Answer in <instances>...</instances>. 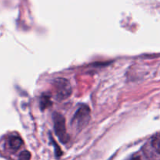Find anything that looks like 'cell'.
<instances>
[{
    "label": "cell",
    "instance_id": "obj_1",
    "mask_svg": "<svg viewBox=\"0 0 160 160\" xmlns=\"http://www.w3.org/2000/svg\"><path fill=\"white\" fill-rule=\"evenodd\" d=\"M90 119V109L87 106H80L79 109L76 111L72 120V126L75 129L82 130L88 124Z\"/></svg>",
    "mask_w": 160,
    "mask_h": 160
},
{
    "label": "cell",
    "instance_id": "obj_2",
    "mask_svg": "<svg viewBox=\"0 0 160 160\" xmlns=\"http://www.w3.org/2000/svg\"><path fill=\"white\" fill-rule=\"evenodd\" d=\"M53 123H54V130L56 135L57 136L59 140L63 143H66L68 141L67 131H66L65 120L62 115L55 112L53 114Z\"/></svg>",
    "mask_w": 160,
    "mask_h": 160
},
{
    "label": "cell",
    "instance_id": "obj_3",
    "mask_svg": "<svg viewBox=\"0 0 160 160\" xmlns=\"http://www.w3.org/2000/svg\"><path fill=\"white\" fill-rule=\"evenodd\" d=\"M56 98L58 100H64L72 94V87L67 80L64 78H57L54 81Z\"/></svg>",
    "mask_w": 160,
    "mask_h": 160
},
{
    "label": "cell",
    "instance_id": "obj_4",
    "mask_svg": "<svg viewBox=\"0 0 160 160\" xmlns=\"http://www.w3.org/2000/svg\"><path fill=\"white\" fill-rule=\"evenodd\" d=\"M22 144H23V141L18 136H11L9 139V147L11 148V149L16 150L19 149L20 147L21 146Z\"/></svg>",
    "mask_w": 160,
    "mask_h": 160
},
{
    "label": "cell",
    "instance_id": "obj_5",
    "mask_svg": "<svg viewBox=\"0 0 160 160\" xmlns=\"http://www.w3.org/2000/svg\"><path fill=\"white\" fill-rule=\"evenodd\" d=\"M152 145L155 151L160 154V135H156L153 138L152 141Z\"/></svg>",
    "mask_w": 160,
    "mask_h": 160
},
{
    "label": "cell",
    "instance_id": "obj_6",
    "mask_svg": "<svg viewBox=\"0 0 160 160\" xmlns=\"http://www.w3.org/2000/svg\"><path fill=\"white\" fill-rule=\"evenodd\" d=\"M30 158H31V153L28 151L22 152L20 154V156H19V159H20L28 160Z\"/></svg>",
    "mask_w": 160,
    "mask_h": 160
}]
</instances>
